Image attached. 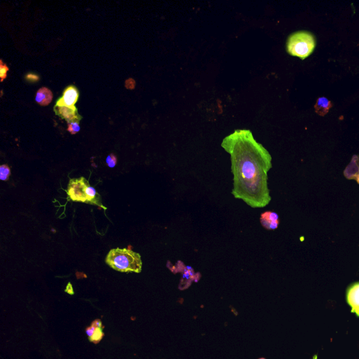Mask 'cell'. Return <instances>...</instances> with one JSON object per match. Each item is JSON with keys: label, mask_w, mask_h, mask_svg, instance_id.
Here are the masks:
<instances>
[{"label": "cell", "mask_w": 359, "mask_h": 359, "mask_svg": "<svg viewBox=\"0 0 359 359\" xmlns=\"http://www.w3.org/2000/svg\"><path fill=\"white\" fill-rule=\"evenodd\" d=\"M92 326L96 327V328H98V327H103L102 325V321H101L100 319H96L95 320H94V321L92 322Z\"/></svg>", "instance_id": "cell-23"}, {"label": "cell", "mask_w": 359, "mask_h": 359, "mask_svg": "<svg viewBox=\"0 0 359 359\" xmlns=\"http://www.w3.org/2000/svg\"><path fill=\"white\" fill-rule=\"evenodd\" d=\"M54 112L56 115L65 120L68 124L73 122H79L82 120V117L79 115L78 109L75 107H68L64 106H58L56 104L54 107Z\"/></svg>", "instance_id": "cell-5"}, {"label": "cell", "mask_w": 359, "mask_h": 359, "mask_svg": "<svg viewBox=\"0 0 359 359\" xmlns=\"http://www.w3.org/2000/svg\"><path fill=\"white\" fill-rule=\"evenodd\" d=\"M65 292H67V293L70 294V295H74L75 292L74 290H73V285H72L71 283H68L66 290H65Z\"/></svg>", "instance_id": "cell-22"}, {"label": "cell", "mask_w": 359, "mask_h": 359, "mask_svg": "<svg viewBox=\"0 0 359 359\" xmlns=\"http://www.w3.org/2000/svg\"><path fill=\"white\" fill-rule=\"evenodd\" d=\"M260 223L264 229L274 230L279 225V218L277 213L273 211H266L260 215Z\"/></svg>", "instance_id": "cell-9"}, {"label": "cell", "mask_w": 359, "mask_h": 359, "mask_svg": "<svg viewBox=\"0 0 359 359\" xmlns=\"http://www.w3.org/2000/svg\"><path fill=\"white\" fill-rule=\"evenodd\" d=\"M176 267H178V269L173 270V273H182L183 274V278H182L181 281L179 285L180 290H185V289L188 288L192 284V282H197V280L196 279V276L199 274H196L194 273V269L190 266L183 265V267H180L179 264H176Z\"/></svg>", "instance_id": "cell-6"}, {"label": "cell", "mask_w": 359, "mask_h": 359, "mask_svg": "<svg viewBox=\"0 0 359 359\" xmlns=\"http://www.w3.org/2000/svg\"><path fill=\"white\" fill-rule=\"evenodd\" d=\"M332 106V103L325 97H320L317 100L314 109L316 113L320 116H325Z\"/></svg>", "instance_id": "cell-12"}, {"label": "cell", "mask_w": 359, "mask_h": 359, "mask_svg": "<svg viewBox=\"0 0 359 359\" xmlns=\"http://www.w3.org/2000/svg\"><path fill=\"white\" fill-rule=\"evenodd\" d=\"M86 195H87V203L102 206V205L99 203V199H98L97 197L99 194L96 192V189L91 186L90 185L86 189Z\"/></svg>", "instance_id": "cell-13"}, {"label": "cell", "mask_w": 359, "mask_h": 359, "mask_svg": "<svg viewBox=\"0 0 359 359\" xmlns=\"http://www.w3.org/2000/svg\"><path fill=\"white\" fill-rule=\"evenodd\" d=\"M221 146L231 157L234 197L250 207H265L271 200L268 172L272 168L267 149L248 129H236L224 138Z\"/></svg>", "instance_id": "cell-1"}, {"label": "cell", "mask_w": 359, "mask_h": 359, "mask_svg": "<svg viewBox=\"0 0 359 359\" xmlns=\"http://www.w3.org/2000/svg\"><path fill=\"white\" fill-rule=\"evenodd\" d=\"M89 185V182L84 177L80 179L70 180L67 193L72 201L87 203L86 189Z\"/></svg>", "instance_id": "cell-4"}, {"label": "cell", "mask_w": 359, "mask_h": 359, "mask_svg": "<svg viewBox=\"0 0 359 359\" xmlns=\"http://www.w3.org/2000/svg\"><path fill=\"white\" fill-rule=\"evenodd\" d=\"M316 47V40L311 33L298 31L288 37L286 43L287 52L292 57L304 60L309 57Z\"/></svg>", "instance_id": "cell-3"}, {"label": "cell", "mask_w": 359, "mask_h": 359, "mask_svg": "<svg viewBox=\"0 0 359 359\" xmlns=\"http://www.w3.org/2000/svg\"><path fill=\"white\" fill-rule=\"evenodd\" d=\"M79 92L75 86H69L65 89L64 94L61 99L58 100V106H64L68 107H74L75 103L78 101Z\"/></svg>", "instance_id": "cell-8"}, {"label": "cell", "mask_w": 359, "mask_h": 359, "mask_svg": "<svg viewBox=\"0 0 359 359\" xmlns=\"http://www.w3.org/2000/svg\"><path fill=\"white\" fill-rule=\"evenodd\" d=\"M11 176V169L8 164H3L0 166V179L3 181H8Z\"/></svg>", "instance_id": "cell-14"}, {"label": "cell", "mask_w": 359, "mask_h": 359, "mask_svg": "<svg viewBox=\"0 0 359 359\" xmlns=\"http://www.w3.org/2000/svg\"><path fill=\"white\" fill-rule=\"evenodd\" d=\"M106 264L120 272L141 273L142 271L141 256L127 248L112 249L106 258Z\"/></svg>", "instance_id": "cell-2"}, {"label": "cell", "mask_w": 359, "mask_h": 359, "mask_svg": "<svg viewBox=\"0 0 359 359\" xmlns=\"http://www.w3.org/2000/svg\"><path fill=\"white\" fill-rule=\"evenodd\" d=\"M344 176L346 179L355 180L359 185V156L353 155L351 162L344 171Z\"/></svg>", "instance_id": "cell-10"}, {"label": "cell", "mask_w": 359, "mask_h": 359, "mask_svg": "<svg viewBox=\"0 0 359 359\" xmlns=\"http://www.w3.org/2000/svg\"><path fill=\"white\" fill-rule=\"evenodd\" d=\"M68 131H69L72 135L78 134L79 131H80L79 122H73V123L69 124L68 127Z\"/></svg>", "instance_id": "cell-17"}, {"label": "cell", "mask_w": 359, "mask_h": 359, "mask_svg": "<svg viewBox=\"0 0 359 359\" xmlns=\"http://www.w3.org/2000/svg\"><path fill=\"white\" fill-rule=\"evenodd\" d=\"M117 163V159L116 156L114 154H110L106 159V164L110 168H114L116 166Z\"/></svg>", "instance_id": "cell-18"}, {"label": "cell", "mask_w": 359, "mask_h": 359, "mask_svg": "<svg viewBox=\"0 0 359 359\" xmlns=\"http://www.w3.org/2000/svg\"><path fill=\"white\" fill-rule=\"evenodd\" d=\"M26 78L28 81L31 82H38L40 80L39 76L36 74H33V73H29V74L26 75Z\"/></svg>", "instance_id": "cell-20"}, {"label": "cell", "mask_w": 359, "mask_h": 359, "mask_svg": "<svg viewBox=\"0 0 359 359\" xmlns=\"http://www.w3.org/2000/svg\"><path fill=\"white\" fill-rule=\"evenodd\" d=\"M258 359H266V358H258Z\"/></svg>", "instance_id": "cell-24"}, {"label": "cell", "mask_w": 359, "mask_h": 359, "mask_svg": "<svg viewBox=\"0 0 359 359\" xmlns=\"http://www.w3.org/2000/svg\"><path fill=\"white\" fill-rule=\"evenodd\" d=\"M52 100H53V94L50 89L46 87L40 89L37 92L36 101L40 106H48L52 103Z\"/></svg>", "instance_id": "cell-11"}, {"label": "cell", "mask_w": 359, "mask_h": 359, "mask_svg": "<svg viewBox=\"0 0 359 359\" xmlns=\"http://www.w3.org/2000/svg\"><path fill=\"white\" fill-rule=\"evenodd\" d=\"M346 301L351 307V312L359 316V282L348 286L346 290Z\"/></svg>", "instance_id": "cell-7"}, {"label": "cell", "mask_w": 359, "mask_h": 359, "mask_svg": "<svg viewBox=\"0 0 359 359\" xmlns=\"http://www.w3.org/2000/svg\"><path fill=\"white\" fill-rule=\"evenodd\" d=\"M125 87L126 88L129 89V90H133L136 87V82L132 78L128 79L125 82Z\"/></svg>", "instance_id": "cell-19"}, {"label": "cell", "mask_w": 359, "mask_h": 359, "mask_svg": "<svg viewBox=\"0 0 359 359\" xmlns=\"http://www.w3.org/2000/svg\"><path fill=\"white\" fill-rule=\"evenodd\" d=\"M96 329V327H93L92 325L87 327V329H86V333H87L89 337H92L93 334H94V332H95Z\"/></svg>", "instance_id": "cell-21"}, {"label": "cell", "mask_w": 359, "mask_h": 359, "mask_svg": "<svg viewBox=\"0 0 359 359\" xmlns=\"http://www.w3.org/2000/svg\"><path fill=\"white\" fill-rule=\"evenodd\" d=\"M103 328V327H98V328H96L95 332H94L92 337H89V340L92 341V342L95 343V344L99 343L100 341H101V339H103V336H104Z\"/></svg>", "instance_id": "cell-15"}, {"label": "cell", "mask_w": 359, "mask_h": 359, "mask_svg": "<svg viewBox=\"0 0 359 359\" xmlns=\"http://www.w3.org/2000/svg\"><path fill=\"white\" fill-rule=\"evenodd\" d=\"M9 70L10 69L7 65L5 64L3 61H0V78H1L2 82L4 81L5 79H6L8 76Z\"/></svg>", "instance_id": "cell-16"}]
</instances>
